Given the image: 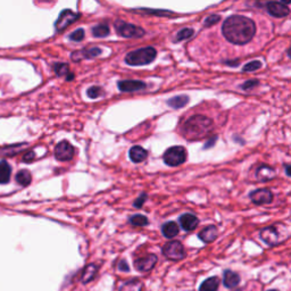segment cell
<instances>
[{
    "mask_svg": "<svg viewBox=\"0 0 291 291\" xmlns=\"http://www.w3.org/2000/svg\"><path fill=\"white\" fill-rule=\"evenodd\" d=\"M88 94V97L91 98V99H95V98H98L100 97V96H102L103 91L100 87H91L88 89L87 91Z\"/></svg>",
    "mask_w": 291,
    "mask_h": 291,
    "instance_id": "obj_30",
    "label": "cell"
},
{
    "mask_svg": "<svg viewBox=\"0 0 291 291\" xmlns=\"http://www.w3.org/2000/svg\"><path fill=\"white\" fill-rule=\"evenodd\" d=\"M116 32L124 38H141L142 35H145V30L142 27H139L133 24H129L122 21L116 22Z\"/></svg>",
    "mask_w": 291,
    "mask_h": 291,
    "instance_id": "obj_7",
    "label": "cell"
},
{
    "mask_svg": "<svg viewBox=\"0 0 291 291\" xmlns=\"http://www.w3.org/2000/svg\"><path fill=\"white\" fill-rule=\"evenodd\" d=\"M118 270L119 271H124V272H129L130 271V268H129V265H127V263H126V261H121L118 263Z\"/></svg>",
    "mask_w": 291,
    "mask_h": 291,
    "instance_id": "obj_38",
    "label": "cell"
},
{
    "mask_svg": "<svg viewBox=\"0 0 291 291\" xmlns=\"http://www.w3.org/2000/svg\"><path fill=\"white\" fill-rule=\"evenodd\" d=\"M262 67V63L258 62V61H254V62H250L248 64H246L244 66V71L245 72H253V71H256V70H260Z\"/></svg>",
    "mask_w": 291,
    "mask_h": 291,
    "instance_id": "obj_32",
    "label": "cell"
},
{
    "mask_svg": "<svg viewBox=\"0 0 291 291\" xmlns=\"http://www.w3.org/2000/svg\"><path fill=\"white\" fill-rule=\"evenodd\" d=\"M70 39L72 41H82L85 39V30L79 29L77 31H74L73 33H71Z\"/></svg>",
    "mask_w": 291,
    "mask_h": 291,
    "instance_id": "obj_33",
    "label": "cell"
},
{
    "mask_svg": "<svg viewBox=\"0 0 291 291\" xmlns=\"http://www.w3.org/2000/svg\"><path fill=\"white\" fill-rule=\"evenodd\" d=\"M268 10L271 15H273L274 17H285V16L289 15L290 9L286 5L281 2H276V1H271L268 5Z\"/></svg>",
    "mask_w": 291,
    "mask_h": 291,
    "instance_id": "obj_17",
    "label": "cell"
},
{
    "mask_svg": "<svg viewBox=\"0 0 291 291\" xmlns=\"http://www.w3.org/2000/svg\"><path fill=\"white\" fill-rule=\"evenodd\" d=\"M250 200H252L255 205H270L273 201V194L272 191L269 189H257L252 191L249 194Z\"/></svg>",
    "mask_w": 291,
    "mask_h": 291,
    "instance_id": "obj_10",
    "label": "cell"
},
{
    "mask_svg": "<svg viewBox=\"0 0 291 291\" xmlns=\"http://www.w3.org/2000/svg\"><path fill=\"white\" fill-rule=\"evenodd\" d=\"M276 170L270 165H261L256 170V179L261 182H268L273 180L276 178Z\"/></svg>",
    "mask_w": 291,
    "mask_h": 291,
    "instance_id": "obj_14",
    "label": "cell"
},
{
    "mask_svg": "<svg viewBox=\"0 0 291 291\" xmlns=\"http://www.w3.org/2000/svg\"><path fill=\"white\" fill-rule=\"evenodd\" d=\"M179 222H180V225L181 228L187 231V232H191V231L196 230V228L199 224V220L196 215L194 214H190V213H187V214H183L179 218Z\"/></svg>",
    "mask_w": 291,
    "mask_h": 291,
    "instance_id": "obj_13",
    "label": "cell"
},
{
    "mask_svg": "<svg viewBox=\"0 0 291 291\" xmlns=\"http://www.w3.org/2000/svg\"><path fill=\"white\" fill-rule=\"evenodd\" d=\"M290 231L286 225L277 223L274 225H270L268 228L263 229L260 233V237L266 245L277 246L280 245L289 238Z\"/></svg>",
    "mask_w": 291,
    "mask_h": 291,
    "instance_id": "obj_3",
    "label": "cell"
},
{
    "mask_svg": "<svg viewBox=\"0 0 291 291\" xmlns=\"http://www.w3.org/2000/svg\"><path fill=\"white\" fill-rule=\"evenodd\" d=\"M288 54H289V56H290V57H291V48H290V49L288 50Z\"/></svg>",
    "mask_w": 291,
    "mask_h": 291,
    "instance_id": "obj_42",
    "label": "cell"
},
{
    "mask_svg": "<svg viewBox=\"0 0 291 291\" xmlns=\"http://www.w3.org/2000/svg\"><path fill=\"white\" fill-rule=\"evenodd\" d=\"M189 102V97L188 96H177V97H173L167 100V105L170 107H172L174 109H179V108H182V107H185L187 103Z\"/></svg>",
    "mask_w": 291,
    "mask_h": 291,
    "instance_id": "obj_23",
    "label": "cell"
},
{
    "mask_svg": "<svg viewBox=\"0 0 291 291\" xmlns=\"http://www.w3.org/2000/svg\"><path fill=\"white\" fill-rule=\"evenodd\" d=\"M214 127L213 121L204 115H194L186 121L182 126L183 137L188 140L194 141L205 138L212 132Z\"/></svg>",
    "mask_w": 291,
    "mask_h": 291,
    "instance_id": "obj_2",
    "label": "cell"
},
{
    "mask_svg": "<svg viewBox=\"0 0 291 291\" xmlns=\"http://www.w3.org/2000/svg\"><path fill=\"white\" fill-rule=\"evenodd\" d=\"M34 157H35L34 151H27V153L23 156V162L24 163H31L32 161H33Z\"/></svg>",
    "mask_w": 291,
    "mask_h": 291,
    "instance_id": "obj_36",
    "label": "cell"
},
{
    "mask_svg": "<svg viewBox=\"0 0 291 291\" xmlns=\"http://www.w3.org/2000/svg\"><path fill=\"white\" fill-rule=\"evenodd\" d=\"M216 139H217V137H213V138H210L209 140L205 143V146H204V149L212 148V147L215 145V142H216Z\"/></svg>",
    "mask_w": 291,
    "mask_h": 291,
    "instance_id": "obj_39",
    "label": "cell"
},
{
    "mask_svg": "<svg viewBox=\"0 0 291 291\" xmlns=\"http://www.w3.org/2000/svg\"><path fill=\"white\" fill-rule=\"evenodd\" d=\"M165 164L169 166H179L187 161V150L182 146H174L167 149L163 156Z\"/></svg>",
    "mask_w": 291,
    "mask_h": 291,
    "instance_id": "obj_5",
    "label": "cell"
},
{
    "mask_svg": "<svg viewBox=\"0 0 291 291\" xmlns=\"http://www.w3.org/2000/svg\"><path fill=\"white\" fill-rule=\"evenodd\" d=\"M157 51L153 47H146L141 49L131 51L126 55L125 63L131 66H141L150 64L156 58Z\"/></svg>",
    "mask_w": 291,
    "mask_h": 291,
    "instance_id": "obj_4",
    "label": "cell"
},
{
    "mask_svg": "<svg viewBox=\"0 0 291 291\" xmlns=\"http://www.w3.org/2000/svg\"><path fill=\"white\" fill-rule=\"evenodd\" d=\"M179 231H180V228H179L178 223H175L173 221L166 222L165 224L162 226V232L167 239H172L175 236H178Z\"/></svg>",
    "mask_w": 291,
    "mask_h": 291,
    "instance_id": "obj_20",
    "label": "cell"
},
{
    "mask_svg": "<svg viewBox=\"0 0 291 291\" xmlns=\"http://www.w3.org/2000/svg\"><path fill=\"white\" fill-rule=\"evenodd\" d=\"M257 85H258V81H256V80H249V81H247L246 83H244V85L241 86V88L244 90H250V89H253V88L255 86H257Z\"/></svg>",
    "mask_w": 291,
    "mask_h": 291,
    "instance_id": "obj_35",
    "label": "cell"
},
{
    "mask_svg": "<svg viewBox=\"0 0 291 291\" xmlns=\"http://www.w3.org/2000/svg\"><path fill=\"white\" fill-rule=\"evenodd\" d=\"M286 174L291 178V165H287L286 166Z\"/></svg>",
    "mask_w": 291,
    "mask_h": 291,
    "instance_id": "obj_40",
    "label": "cell"
},
{
    "mask_svg": "<svg viewBox=\"0 0 291 291\" xmlns=\"http://www.w3.org/2000/svg\"><path fill=\"white\" fill-rule=\"evenodd\" d=\"M130 223L135 226H145L148 224V218L143 215H134L130 218Z\"/></svg>",
    "mask_w": 291,
    "mask_h": 291,
    "instance_id": "obj_29",
    "label": "cell"
},
{
    "mask_svg": "<svg viewBox=\"0 0 291 291\" xmlns=\"http://www.w3.org/2000/svg\"><path fill=\"white\" fill-rule=\"evenodd\" d=\"M193 34H194V30L193 29H183L177 34L175 41H182V40L189 39Z\"/></svg>",
    "mask_w": 291,
    "mask_h": 291,
    "instance_id": "obj_31",
    "label": "cell"
},
{
    "mask_svg": "<svg viewBox=\"0 0 291 291\" xmlns=\"http://www.w3.org/2000/svg\"><path fill=\"white\" fill-rule=\"evenodd\" d=\"M146 88V83L138 80H124L118 82V89L123 93H135Z\"/></svg>",
    "mask_w": 291,
    "mask_h": 291,
    "instance_id": "obj_12",
    "label": "cell"
},
{
    "mask_svg": "<svg viewBox=\"0 0 291 291\" xmlns=\"http://www.w3.org/2000/svg\"><path fill=\"white\" fill-rule=\"evenodd\" d=\"M218 286H220V278L212 277L202 282L199 291H217Z\"/></svg>",
    "mask_w": 291,
    "mask_h": 291,
    "instance_id": "obj_21",
    "label": "cell"
},
{
    "mask_svg": "<svg viewBox=\"0 0 291 291\" xmlns=\"http://www.w3.org/2000/svg\"><path fill=\"white\" fill-rule=\"evenodd\" d=\"M74 154H75L74 147L72 146L69 141H65V140L59 142L55 148L56 159H58V161H62V162L71 161V159L74 157Z\"/></svg>",
    "mask_w": 291,
    "mask_h": 291,
    "instance_id": "obj_8",
    "label": "cell"
},
{
    "mask_svg": "<svg viewBox=\"0 0 291 291\" xmlns=\"http://www.w3.org/2000/svg\"><path fill=\"white\" fill-rule=\"evenodd\" d=\"M142 282L140 280H130L123 284L119 288V291H141Z\"/></svg>",
    "mask_w": 291,
    "mask_h": 291,
    "instance_id": "obj_26",
    "label": "cell"
},
{
    "mask_svg": "<svg viewBox=\"0 0 291 291\" xmlns=\"http://www.w3.org/2000/svg\"><path fill=\"white\" fill-rule=\"evenodd\" d=\"M163 254L171 261H181L186 257V252L180 241H170L163 247Z\"/></svg>",
    "mask_w": 291,
    "mask_h": 291,
    "instance_id": "obj_6",
    "label": "cell"
},
{
    "mask_svg": "<svg viewBox=\"0 0 291 291\" xmlns=\"http://www.w3.org/2000/svg\"><path fill=\"white\" fill-rule=\"evenodd\" d=\"M268 291H279L278 289H271V290H268Z\"/></svg>",
    "mask_w": 291,
    "mask_h": 291,
    "instance_id": "obj_43",
    "label": "cell"
},
{
    "mask_svg": "<svg viewBox=\"0 0 291 291\" xmlns=\"http://www.w3.org/2000/svg\"><path fill=\"white\" fill-rule=\"evenodd\" d=\"M109 27L107 24H98L95 27H93V34L94 37L97 38H105L109 34Z\"/></svg>",
    "mask_w": 291,
    "mask_h": 291,
    "instance_id": "obj_27",
    "label": "cell"
},
{
    "mask_svg": "<svg viewBox=\"0 0 291 291\" xmlns=\"http://www.w3.org/2000/svg\"><path fill=\"white\" fill-rule=\"evenodd\" d=\"M101 53H102V50L98 47L88 48V49L75 51V53H73V55H72V59H73L74 62H79V61H82V59H86V58L97 57V56H99Z\"/></svg>",
    "mask_w": 291,
    "mask_h": 291,
    "instance_id": "obj_15",
    "label": "cell"
},
{
    "mask_svg": "<svg viewBox=\"0 0 291 291\" xmlns=\"http://www.w3.org/2000/svg\"><path fill=\"white\" fill-rule=\"evenodd\" d=\"M54 70L57 75H66V79H69L70 67L65 63H56L54 65Z\"/></svg>",
    "mask_w": 291,
    "mask_h": 291,
    "instance_id": "obj_28",
    "label": "cell"
},
{
    "mask_svg": "<svg viewBox=\"0 0 291 291\" xmlns=\"http://www.w3.org/2000/svg\"><path fill=\"white\" fill-rule=\"evenodd\" d=\"M157 263V256L154 254H148L146 256H142L138 258L134 262V268L140 272H148L151 269L156 265Z\"/></svg>",
    "mask_w": 291,
    "mask_h": 291,
    "instance_id": "obj_11",
    "label": "cell"
},
{
    "mask_svg": "<svg viewBox=\"0 0 291 291\" xmlns=\"http://www.w3.org/2000/svg\"><path fill=\"white\" fill-rule=\"evenodd\" d=\"M239 282H240V277H239V274L230 270L225 271L224 277H223V284H224L226 288L232 289L239 285Z\"/></svg>",
    "mask_w": 291,
    "mask_h": 291,
    "instance_id": "obj_19",
    "label": "cell"
},
{
    "mask_svg": "<svg viewBox=\"0 0 291 291\" xmlns=\"http://www.w3.org/2000/svg\"><path fill=\"white\" fill-rule=\"evenodd\" d=\"M11 167L6 161L0 162V185H5L10 180Z\"/></svg>",
    "mask_w": 291,
    "mask_h": 291,
    "instance_id": "obj_22",
    "label": "cell"
},
{
    "mask_svg": "<svg viewBox=\"0 0 291 291\" xmlns=\"http://www.w3.org/2000/svg\"><path fill=\"white\" fill-rule=\"evenodd\" d=\"M282 2H285V3H290L291 2V0H281Z\"/></svg>",
    "mask_w": 291,
    "mask_h": 291,
    "instance_id": "obj_41",
    "label": "cell"
},
{
    "mask_svg": "<svg viewBox=\"0 0 291 291\" xmlns=\"http://www.w3.org/2000/svg\"><path fill=\"white\" fill-rule=\"evenodd\" d=\"M32 181V177L31 173L27 170H23L19 171V172L16 174V182L18 185H21L22 187H27Z\"/></svg>",
    "mask_w": 291,
    "mask_h": 291,
    "instance_id": "obj_25",
    "label": "cell"
},
{
    "mask_svg": "<svg viewBox=\"0 0 291 291\" xmlns=\"http://www.w3.org/2000/svg\"><path fill=\"white\" fill-rule=\"evenodd\" d=\"M129 156L133 163H141L148 157V153H147V150L143 149L142 147L134 146L130 149Z\"/></svg>",
    "mask_w": 291,
    "mask_h": 291,
    "instance_id": "obj_18",
    "label": "cell"
},
{
    "mask_svg": "<svg viewBox=\"0 0 291 291\" xmlns=\"http://www.w3.org/2000/svg\"><path fill=\"white\" fill-rule=\"evenodd\" d=\"M218 237V229L216 225H209L202 229L198 234V238L205 244H210V242L215 241Z\"/></svg>",
    "mask_w": 291,
    "mask_h": 291,
    "instance_id": "obj_16",
    "label": "cell"
},
{
    "mask_svg": "<svg viewBox=\"0 0 291 291\" xmlns=\"http://www.w3.org/2000/svg\"><path fill=\"white\" fill-rule=\"evenodd\" d=\"M147 200V196L145 194H141L140 197H139L137 200L134 201V207H137V208H139V207H141L143 204H145V201Z\"/></svg>",
    "mask_w": 291,
    "mask_h": 291,
    "instance_id": "obj_37",
    "label": "cell"
},
{
    "mask_svg": "<svg viewBox=\"0 0 291 291\" xmlns=\"http://www.w3.org/2000/svg\"><path fill=\"white\" fill-rule=\"evenodd\" d=\"M224 37L234 45H246L254 38L256 26L252 19L241 15H233L223 23Z\"/></svg>",
    "mask_w": 291,
    "mask_h": 291,
    "instance_id": "obj_1",
    "label": "cell"
},
{
    "mask_svg": "<svg viewBox=\"0 0 291 291\" xmlns=\"http://www.w3.org/2000/svg\"><path fill=\"white\" fill-rule=\"evenodd\" d=\"M80 17V14L77 13H73V11L70 10V9H65L63 10L61 14H59V17L57 19V22H56L55 26H56V30L57 31H64L66 29V27H69L71 24H73L74 22H77Z\"/></svg>",
    "mask_w": 291,
    "mask_h": 291,
    "instance_id": "obj_9",
    "label": "cell"
},
{
    "mask_svg": "<svg viewBox=\"0 0 291 291\" xmlns=\"http://www.w3.org/2000/svg\"><path fill=\"white\" fill-rule=\"evenodd\" d=\"M220 16H217V15H212V16H209V17H207L206 19H205V26H212L213 24H215V23H217L218 21H220Z\"/></svg>",
    "mask_w": 291,
    "mask_h": 291,
    "instance_id": "obj_34",
    "label": "cell"
},
{
    "mask_svg": "<svg viewBox=\"0 0 291 291\" xmlns=\"http://www.w3.org/2000/svg\"><path fill=\"white\" fill-rule=\"evenodd\" d=\"M97 271H98L97 266L94 265V264L86 266L85 270H83V272H82V282L83 284H88V282L93 281L96 277V274H97Z\"/></svg>",
    "mask_w": 291,
    "mask_h": 291,
    "instance_id": "obj_24",
    "label": "cell"
}]
</instances>
